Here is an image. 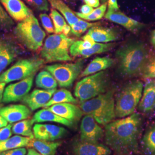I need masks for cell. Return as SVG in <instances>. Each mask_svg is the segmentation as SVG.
Returning <instances> with one entry per match:
<instances>
[{
    "label": "cell",
    "mask_w": 155,
    "mask_h": 155,
    "mask_svg": "<svg viewBox=\"0 0 155 155\" xmlns=\"http://www.w3.org/2000/svg\"><path fill=\"white\" fill-rule=\"evenodd\" d=\"M142 125L141 116L137 113L113 120L105 126L106 145L117 155L136 153L139 150Z\"/></svg>",
    "instance_id": "1"
},
{
    "label": "cell",
    "mask_w": 155,
    "mask_h": 155,
    "mask_svg": "<svg viewBox=\"0 0 155 155\" xmlns=\"http://www.w3.org/2000/svg\"><path fill=\"white\" fill-rule=\"evenodd\" d=\"M118 68L125 77L140 75L148 58V51L144 43L132 42L122 46L116 52Z\"/></svg>",
    "instance_id": "2"
},
{
    "label": "cell",
    "mask_w": 155,
    "mask_h": 155,
    "mask_svg": "<svg viewBox=\"0 0 155 155\" xmlns=\"http://www.w3.org/2000/svg\"><path fill=\"white\" fill-rule=\"evenodd\" d=\"M114 91L111 90L92 99L80 102L83 114L90 115L101 125L105 126L116 117Z\"/></svg>",
    "instance_id": "3"
},
{
    "label": "cell",
    "mask_w": 155,
    "mask_h": 155,
    "mask_svg": "<svg viewBox=\"0 0 155 155\" xmlns=\"http://www.w3.org/2000/svg\"><path fill=\"white\" fill-rule=\"evenodd\" d=\"M14 33L24 47L33 51L41 48L46 35L33 13L17 25Z\"/></svg>",
    "instance_id": "4"
},
{
    "label": "cell",
    "mask_w": 155,
    "mask_h": 155,
    "mask_svg": "<svg viewBox=\"0 0 155 155\" xmlns=\"http://www.w3.org/2000/svg\"><path fill=\"white\" fill-rule=\"evenodd\" d=\"M143 88V83L139 80L131 81L122 87L116 100V117L124 118L135 112L141 98Z\"/></svg>",
    "instance_id": "5"
},
{
    "label": "cell",
    "mask_w": 155,
    "mask_h": 155,
    "mask_svg": "<svg viewBox=\"0 0 155 155\" xmlns=\"http://www.w3.org/2000/svg\"><path fill=\"white\" fill-rule=\"evenodd\" d=\"M109 77L106 71H100L83 78L75 85L74 94L80 102L92 99L107 91Z\"/></svg>",
    "instance_id": "6"
},
{
    "label": "cell",
    "mask_w": 155,
    "mask_h": 155,
    "mask_svg": "<svg viewBox=\"0 0 155 155\" xmlns=\"http://www.w3.org/2000/svg\"><path fill=\"white\" fill-rule=\"evenodd\" d=\"M74 40L63 33L50 35L41 50V58L45 62L72 61L70 48Z\"/></svg>",
    "instance_id": "7"
},
{
    "label": "cell",
    "mask_w": 155,
    "mask_h": 155,
    "mask_svg": "<svg viewBox=\"0 0 155 155\" xmlns=\"http://www.w3.org/2000/svg\"><path fill=\"white\" fill-rule=\"evenodd\" d=\"M45 62L43 59L38 57L20 60L6 71L0 74V82L9 83L34 75Z\"/></svg>",
    "instance_id": "8"
},
{
    "label": "cell",
    "mask_w": 155,
    "mask_h": 155,
    "mask_svg": "<svg viewBox=\"0 0 155 155\" xmlns=\"http://www.w3.org/2000/svg\"><path fill=\"white\" fill-rule=\"evenodd\" d=\"M84 61L79 59L74 63L55 64L47 66L45 69L55 78L59 86L61 87H70L82 72Z\"/></svg>",
    "instance_id": "9"
},
{
    "label": "cell",
    "mask_w": 155,
    "mask_h": 155,
    "mask_svg": "<svg viewBox=\"0 0 155 155\" xmlns=\"http://www.w3.org/2000/svg\"><path fill=\"white\" fill-rule=\"evenodd\" d=\"M100 125L93 117L85 115L81 123L80 140L89 143H100L105 136V130Z\"/></svg>",
    "instance_id": "10"
},
{
    "label": "cell",
    "mask_w": 155,
    "mask_h": 155,
    "mask_svg": "<svg viewBox=\"0 0 155 155\" xmlns=\"http://www.w3.org/2000/svg\"><path fill=\"white\" fill-rule=\"evenodd\" d=\"M34 75L8 85L6 87L2 100V103H10L22 100L30 91L33 84Z\"/></svg>",
    "instance_id": "11"
},
{
    "label": "cell",
    "mask_w": 155,
    "mask_h": 155,
    "mask_svg": "<svg viewBox=\"0 0 155 155\" xmlns=\"http://www.w3.org/2000/svg\"><path fill=\"white\" fill-rule=\"evenodd\" d=\"M35 139L54 141L64 137L68 131L64 127L51 124H36L33 127Z\"/></svg>",
    "instance_id": "12"
},
{
    "label": "cell",
    "mask_w": 155,
    "mask_h": 155,
    "mask_svg": "<svg viewBox=\"0 0 155 155\" xmlns=\"http://www.w3.org/2000/svg\"><path fill=\"white\" fill-rule=\"evenodd\" d=\"M73 155H110L111 150L100 143H89L79 140L72 144Z\"/></svg>",
    "instance_id": "13"
},
{
    "label": "cell",
    "mask_w": 155,
    "mask_h": 155,
    "mask_svg": "<svg viewBox=\"0 0 155 155\" xmlns=\"http://www.w3.org/2000/svg\"><path fill=\"white\" fill-rule=\"evenodd\" d=\"M56 89L39 90L35 89L28 94L22 100V102L31 110L34 111L40 107H44L48 102Z\"/></svg>",
    "instance_id": "14"
},
{
    "label": "cell",
    "mask_w": 155,
    "mask_h": 155,
    "mask_svg": "<svg viewBox=\"0 0 155 155\" xmlns=\"http://www.w3.org/2000/svg\"><path fill=\"white\" fill-rule=\"evenodd\" d=\"M20 54L16 45L12 41L0 36V73L4 71Z\"/></svg>",
    "instance_id": "15"
},
{
    "label": "cell",
    "mask_w": 155,
    "mask_h": 155,
    "mask_svg": "<svg viewBox=\"0 0 155 155\" xmlns=\"http://www.w3.org/2000/svg\"><path fill=\"white\" fill-rule=\"evenodd\" d=\"M106 18L111 22H115L128 31L135 33L143 28L144 25L133 18L127 16L122 12L118 10L108 9L105 15Z\"/></svg>",
    "instance_id": "16"
},
{
    "label": "cell",
    "mask_w": 155,
    "mask_h": 155,
    "mask_svg": "<svg viewBox=\"0 0 155 155\" xmlns=\"http://www.w3.org/2000/svg\"><path fill=\"white\" fill-rule=\"evenodd\" d=\"M0 2L12 18L17 21H22L32 13L22 0H0Z\"/></svg>",
    "instance_id": "17"
},
{
    "label": "cell",
    "mask_w": 155,
    "mask_h": 155,
    "mask_svg": "<svg viewBox=\"0 0 155 155\" xmlns=\"http://www.w3.org/2000/svg\"><path fill=\"white\" fill-rule=\"evenodd\" d=\"M0 115L12 124L29 118L31 116V111L24 105H10L0 107Z\"/></svg>",
    "instance_id": "18"
},
{
    "label": "cell",
    "mask_w": 155,
    "mask_h": 155,
    "mask_svg": "<svg viewBox=\"0 0 155 155\" xmlns=\"http://www.w3.org/2000/svg\"><path fill=\"white\" fill-rule=\"evenodd\" d=\"M56 114L75 123L82 117L83 113L79 106L71 103H61L51 106L48 108Z\"/></svg>",
    "instance_id": "19"
},
{
    "label": "cell",
    "mask_w": 155,
    "mask_h": 155,
    "mask_svg": "<svg viewBox=\"0 0 155 155\" xmlns=\"http://www.w3.org/2000/svg\"><path fill=\"white\" fill-rule=\"evenodd\" d=\"M139 111L150 114L155 110V79L147 81L144 86L143 93L138 105Z\"/></svg>",
    "instance_id": "20"
},
{
    "label": "cell",
    "mask_w": 155,
    "mask_h": 155,
    "mask_svg": "<svg viewBox=\"0 0 155 155\" xmlns=\"http://www.w3.org/2000/svg\"><path fill=\"white\" fill-rule=\"evenodd\" d=\"M87 34L97 43H109L118 39L119 35L114 29L96 25L90 28Z\"/></svg>",
    "instance_id": "21"
},
{
    "label": "cell",
    "mask_w": 155,
    "mask_h": 155,
    "mask_svg": "<svg viewBox=\"0 0 155 155\" xmlns=\"http://www.w3.org/2000/svg\"><path fill=\"white\" fill-rule=\"evenodd\" d=\"M114 61L109 57H97L91 61L81 73V77H86L105 70L114 64Z\"/></svg>",
    "instance_id": "22"
},
{
    "label": "cell",
    "mask_w": 155,
    "mask_h": 155,
    "mask_svg": "<svg viewBox=\"0 0 155 155\" xmlns=\"http://www.w3.org/2000/svg\"><path fill=\"white\" fill-rule=\"evenodd\" d=\"M33 121L36 123L45 122H56L65 125L68 127H71L74 123L66 119L60 117L48 109H43L37 111L33 117Z\"/></svg>",
    "instance_id": "23"
},
{
    "label": "cell",
    "mask_w": 155,
    "mask_h": 155,
    "mask_svg": "<svg viewBox=\"0 0 155 155\" xmlns=\"http://www.w3.org/2000/svg\"><path fill=\"white\" fill-rule=\"evenodd\" d=\"M61 145L59 141H48L34 138L31 140L28 147L33 148L41 155H55Z\"/></svg>",
    "instance_id": "24"
},
{
    "label": "cell",
    "mask_w": 155,
    "mask_h": 155,
    "mask_svg": "<svg viewBox=\"0 0 155 155\" xmlns=\"http://www.w3.org/2000/svg\"><path fill=\"white\" fill-rule=\"evenodd\" d=\"M140 144L144 155H155V124L145 131Z\"/></svg>",
    "instance_id": "25"
},
{
    "label": "cell",
    "mask_w": 155,
    "mask_h": 155,
    "mask_svg": "<svg viewBox=\"0 0 155 155\" xmlns=\"http://www.w3.org/2000/svg\"><path fill=\"white\" fill-rule=\"evenodd\" d=\"M48 1L53 8L61 13L71 27L79 20L75 13L62 0H48Z\"/></svg>",
    "instance_id": "26"
},
{
    "label": "cell",
    "mask_w": 155,
    "mask_h": 155,
    "mask_svg": "<svg viewBox=\"0 0 155 155\" xmlns=\"http://www.w3.org/2000/svg\"><path fill=\"white\" fill-rule=\"evenodd\" d=\"M31 139H32L17 135L4 141H0V153L8 150L28 147Z\"/></svg>",
    "instance_id": "27"
},
{
    "label": "cell",
    "mask_w": 155,
    "mask_h": 155,
    "mask_svg": "<svg viewBox=\"0 0 155 155\" xmlns=\"http://www.w3.org/2000/svg\"><path fill=\"white\" fill-rule=\"evenodd\" d=\"M77 102V100L73 97L71 93L65 89H61L56 90L55 93L52 95L51 100L47 103L44 108L49 107L51 106L61 104V103H72Z\"/></svg>",
    "instance_id": "28"
},
{
    "label": "cell",
    "mask_w": 155,
    "mask_h": 155,
    "mask_svg": "<svg viewBox=\"0 0 155 155\" xmlns=\"http://www.w3.org/2000/svg\"><path fill=\"white\" fill-rule=\"evenodd\" d=\"M35 83L38 87L45 90L56 89L58 84L55 78L47 70L39 72L36 78Z\"/></svg>",
    "instance_id": "29"
},
{
    "label": "cell",
    "mask_w": 155,
    "mask_h": 155,
    "mask_svg": "<svg viewBox=\"0 0 155 155\" xmlns=\"http://www.w3.org/2000/svg\"><path fill=\"white\" fill-rule=\"evenodd\" d=\"M33 123V119L22 120L13 124L12 127V133L17 135H21L34 139L33 132L32 130Z\"/></svg>",
    "instance_id": "30"
},
{
    "label": "cell",
    "mask_w": 155,
    "mask_h": 155,
    "mask_svg": "<svg viewBox=\"0 0 155 155\" xmlns=\"http://www.w3.org/2000/svg\"><path fill=\"white\" fill-rule=\"evenodd\" d=\"M113 45L111 43L103 44L101 43H95L94 45L89 49H83L81 50L78 52L77 56H81L84 58H87L95 54L107 52L110 51L113 48Z\"/></svg>",
    "instance_id": "31"
},
{
    "label": "cell",
    "mask_w": 155,
    "mask_h": 155,
    "mask_svg": "<svg viewBox=\"0 0 155 155\" xmlns=\"http://www.w3.org/2000/svg\"><path fill=\"white\" fill-rule=\"evenodd\" d=\"M50 16L51 17L55 28L56 34H61L67 25L64 17L55 9H51Z\"/></svg>",
    "instance_id": "32"
},
{
    "label": "cell",
    "mask_w": 155,
    "mask_h": 155,
    "mask_svg": "<svg viewBox=\"0 0 155 155\" xmlns=\"http://www.w3.org/2000/svg\"><path fill=\"white\" fill-rule=\"evenodd\" d=\"M140 75L146 79H155V55L148 57Z\"/></svg>",
    "instance_id": "33"
},
{
    "label": "cell",
    "mask_w": 155,
    "mask_h": 155,
    "mask_svg": "<svg viewBox=\"0 0 155 155\" xmlns=\"http://www.w3.org/2000/svg\"><path fill=\"white\" fill-rule=\"evenodd\" d=\"M98 25V23H90L79 19L77 22L71 27V32L75 36L79 37L90 28Z\"/></svg>",
    "instance_id": "34"
},
{
    "label": "cell",
    "mask_w": 155,
    "mask_h": 155,
    "mask_svg": "<svg viewBox=\"0 0 155 155\" xmlns=\"http://www.w3.org/2000/svg\"><path fill=\"white\" fill-rule=\"evenodd\" d=\"M13 25L12 18L0 5V29H9Z\"/></svg>",
    "instance_id": "35"
},
{
    "label": "cell",
    "mask_w": 155,
    "mask_h": 155,
    "mask_svg": "<svg viewBox=\"0 0 155 155\" xmlns=\"http://www.w3.org/2000/svg\"><path fill=\"white\" fill-rule=\"evenodd\" d=\"M28 5L39 11H48L49 4L48 0H22Z\"/></svg>",
    "instance_id": "36"
},
{
    "label": "cell",
    "mask_w": 155,
    "mask_h": 155,
    "mask_svg": "<svg viewBox=\"0 0 155 155\" xmlns=\"http://www.w3.org/2000/svg\"><path fill=\"white\" fill-rule=\"evenodd\" d=\"M40 18L41 21L42 25L45 30L48 33L55 32V28L54 24L48 15L45 13H41L40 15Z\"/></svg>",
    "instance_id": "37"
},
{
    "label": "cell",
    "mask_w": 155,
    "mask_h": 155,
    "mask_svg": "<svg viewBox=\"0 0 155 155\" xmlns=\"http://www.w3.org/2000/svg\"><path fill=\"white\" fill-rule=\"evenodd\" d=\"M12 125L9 124L0 129V141L9 139L12 135Z\"/></svg>",
    "instance_id": "38"
},
{
    "label": "cell",
    "mask_w": 155,
    "mask_h": 155,
    "mask_svg": "<svg viewBox=\"0 0 155 155\" xmlns=\"http://www.w3.org/2000/svg\"><path fill=\"white\" fill-rule=\"evenodd\" d=\"M26 153L27 149L22 147L1 152V155H25Z\"/></svg>",
    "instance_id": "39"
},
{
    "label": "cell",
    "mask_w": 155,
    "mask_h": 155,
    "mask_svg": "<svg viewBox=\"0 0 155 155\" xmlns=\"http://www.w3.org/2000/svg\"><path fill=\"white\" fill-rule=\"evenodd\" d=\"M95 41L87 33L82 38V47L83 49H89L92 47Z\"/></svg>",
    "instance_id": "40"
},
{
    "label": "cell",
    "mask_w": 155,
    "mask_h": 155,
    "mask_svg": "<svg viewBox=\"0 0 155 155\" xmlns=\"http://www.w3.org/2000/svg\"><path fill=\"white\" fill-rule=\"evenodd\" d=\"M94 10L93 7L86 4V5H83L81 6V8H80V11H81L80 13H81L83 15H89V14L91 13Z\"/></svg>",
    "instance_id": "41"
},
{
    "label": "cell",
    "mask_w": 155,
    "mask_h": 155,
    "mask_svg": "<svg viewBox=\"0 0 155 155\" xmlns=\"http://www.w3.org/2000/svg\"><path fill=\"white\" fill-rule=\"evenodd\" d=\"M108 8L110 10H118L117 0H108Z\"/></svg>",
    "instance_id": "42"
},
{
    "label": "cell",
    "mask_w": 155,
    "mask_h": 155,
    "mask_svg": "<svg viewBox=\"0 0 155 155\" xmlns=\"http://www.w3.org/2000/svg\"><path fill=\"white\" fill-rule=\"evenodd\" d=\"M86 4L93 8H98L100 5V0H83Z\"/></svg>",
    "instance_id": "43"
},
{
    "label": "cell",
    "mask_w": 155,
    "mask_h": 155,
    "mask_svg": "<svg viewBox=\"0 0 155 155\" xmlns=\"http://www.w3.org/2000/svg\"><path fill=\"white\" fill-rule=\"evenodd\" d=\"M8 122L5 119L0 115V129L2 127H5L6 125H8Z\"/></svg>",
    "instance_id": "44"
},
{
    "label": "cell",
    "mask_w": 155,
    "mask_h": 155,
    "mask_svg": "<svg viewBox=\"0 0 155 155\" xmlns=\"http://www.w3.org/2000/svg\"><path fill=\"white\" fill-rule=\"evenodd\" d=\"M6 83L4 82H0V102L2 100V95L4 94V91Z\"/></svg>",
    "instance_id": "45"
},
{
    "label": "cell",
    "mask_w": 155,
    "mask_h": 155,
    "mask_svg": "<svg viewBox=\"0 0 155 155\" xmlns=\"http://www.w3.org/2000/svg\"><path fill=\"white\" fill-rule=\"evenodd\" d=\"M150 43L155 49V29L152 31L150 34Z\"/></svg>",
    "instance_id": "46"
},
{
    "label": "cell",
    "mask_w": 155,
    "mask_h": 155,
    "mask_svg": "<svg viewBox=\"0 0 155 155\" xmlns=\"http://www.w3.org/2000/svg\"><path fill=\"white\" fill-rule=\"evenodd\" d=\"M70 31H71V26L68 25H67L63 29V31L62 33H63V34L65 35H68V33L70 32Z\"/></svg>",
    "instance_id": "47"
},
{
    "label": "cell",
    "mask_w": 155,
    "mask_h": 155,
    "mask_svg": "<svg viewBox=\"0 0 155 155\" xmlns=\"http://www.w3.org/2000/svg\"><path fill=\"white\" fill-rule=\"evenodd\" d=\"M39 153L33 148L28 149V153L27 155H39Z\"/></svg>",
    "instance_id": "48"
},
{
    "label": "cell",
    "mask_w": 155,
    "mask_h": 155,
    "mask_svg": "<svg viewBox=\"0 0 155 155\" xmlns=\"http://www.w3.org/2000/svg\"><path fill=\"white\" fill-rule=\"evenodd\" d=\"M108 0H102V1L104 2V3H106Z\"/></svg>",
    "instance_id": "49"
},
{
    "label": "cell",
    "mask_w": 155,
    "mask_h": 155,
    "mask_svg": "<svg viewBox=\"0 0 155 155\" xmlns=\"http://www.w3.org/2000/svg\"><path fill=\"white\" fill-rule=\"evenodd\" d=\"M65 1H72V0H65Z\"/></svg>",
    "instance_id": "50"
},
{
    "label": "cell",
    "mask_w": 155,
    "mask_h": 155,
    "mask_svg": "<svg viewBox=\"0 0 155 155\" xmlns=\"http://www.w3.org/2000/svg\"><path fill=\"white\" fill-rule=\"evenodd\" d=\"M39 155H40V153H39Z\"/></svg>",
    "instance_id": "51"
},
{
    "label": "cell",
    "mask_w": 155,
    "mask_h": 155,
    "mask_svg": "<svg viewBox=\"0 0 155 155\" xmlns=\"http://www.w3.org/2000/svg\"><path fill=\"white\" fill-rule=\"evenodd\" d=\"M0 155H1V153H0Z\"/></svg>",
    "instance_id": "52"
}]
</instances>
